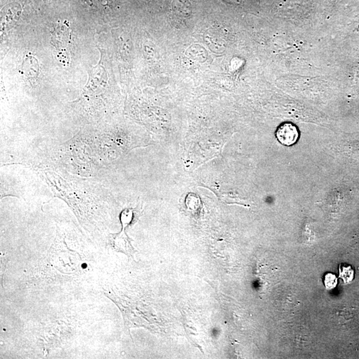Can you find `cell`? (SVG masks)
Masks as SVG:
<instances>
[{
	"mask_svg": "<svg viewBox=\"0 0 359 359\" xmlns=\"http://www.w3.org/2000/svg\"><path fill=\"white\" fill-rule=\"evenodd\" d=\"M51 43L56 49L57 57L61 62L69 61V47L71 44V33L67 21L57 23L51 31Z\"/></svg>",
	"mask_w": 359,
	"mask_h": 359,
	"instance_id": "obj_1",
	"label": "cell"
},
{
	"mask_svg": "<svg viewBox=\"0 0 359 359\" xmlns=\"http://www.w3.org/2000/svg\"><path fill=\"white\" fill-rule=\"evenodd\" d=\"M89 78L83 93L93 95L99 93L105 88L107 82V75L102 60L89 72Z\"/></svg>",
	"mask_w": 359,
	"mask_h": 359,
	"instance_id": "obj_2",
	"label": "cell"
},
{
	"mask_svg": "<svg viewBox=\"0 0 359 359\" xmlns=\"http://www.w3.org/2000/svg\"><path fill=\"white\" fill-rule=\"evenodd\" d=\"M85 10L107 14L114 10L117 7V0H75Z\"/></svg>",
	"mask_w": 359,
	"mask_h": 359,
	"instance_id": "obj_3",
	"label": "cell"
},
{
	"mask_svg": "<svg viewBox=\"0 0 359 359\" xmlns=\"http://www.w3.org/2000/svg\"><path fill=\"white\" fill-rule=\"evenodd\" d=\"M111 246L117 251L125 253L128 257H132L135 252L132 247L129 238L126 235L124 228L119 234H111L109 237Z\"/></svg>",
	"mask_w": 359,
	"mask_h": 359,
	"instance_id": "obj_4",
	"label": "cell"
},
{
	"mask_svg": "<svg viewBox=\"0 0 359 359\" xmlns=\"http://www.w3.org/2000/svg\"><path fill=\"white\" fill-rule=\"evenodd\" d=\"M277 140L285 146H291L297 141L299 138L298 130L295 125L291 123H285L281 125L277 130Z\"/></svg>",
	"mask_w": 359,
	"mask_h": 359,
	"instance_id": "obj_5",
	"label": "cell"
},
{
	"mask_svg": "<svg viewBox=\"0 0 359 359\" xmlns=\"http://www.w3.org/2000/svg\"><path fill=\"white\" fill-rule=\"evenodd\" d=\"M23 73L30 78H36L39 72L38 61L33 57L27 55L22 64Z\"/></svg>",
	"mask_w": 359,
	"mask_h": 359,
	"instance_id": "obj_6",
	"label": "cell"
},
{
	"mask_svg": "<svg viewBox=\"0 0 359 359\" xmlns=\"http://www.w3.org/2000/svg\"><path fill=\"white\" fill-rule=\"evenodd\" d=\"M339 277L345 283L352 282L355 278V270L351 265L342 263L339 267Z\"/></svg>",
	"mask_w": 359,
	"mask_h": 359,
	"instance_id": "obj_7",
	"label": "cell"
},
{
	"mask_svg": "<svg viewBox=\"0 0 359 359\" xmlns=\"http://www.w3.org/2000/svg\"><path fill=\"white\" fill-rule=\"evenodd\" d=\"M337 282H338V281H337V277L335 276V275L331 273H327L325 275L323 283H324V285L325 287H326V289H329V290L335 289L337 286Z\"/></svg>",
	"mask_w": 359,
	"mask_h": 359,
	"instance_id": "obj_8",
	"label": "cell"
},
{
	"mask_svg": "<svg viewBox=\"0 0 359 359\" xmlns=\"http://www.w3.org/2000/svg\"><path fill=\"white\" fill-rule=\"evenodd\" d=\"M34 1L41 4H49L52 0H34Z\"/></svg>",
	"mask_w": 359,
	"mask_h": 359,
	"instance_id": "obj_9",
	"label": "cell"
}]
</instances>
